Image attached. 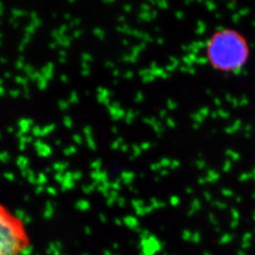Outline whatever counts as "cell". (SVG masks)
Wrapping results in <instances>:
<instances>
[{
    "label": "cell",
    "instance_id": "obj_2",
    "mask_svg": "<svg viewBox=\"0 0 255 255\" xmlns=\"http://www.w3.org/2000/svg\"><path fill=\"white\" fill-rule=\"evenodd\" d=\"M28 246L23 221L0 203V255H22Z\"/></svg>",
    "mask_w": 255,
    "mask_h": 255
},
{
    "label": "cell",
    "instance_id": "obj_1",
    "mask_svg": "<svg viewBox=\"0 0 255 255\" xmlns=\"http://www.w3.org/2000/svg\"><path fill=\"white\" fill-rule=\"evenodd\" d=\"M204 56L210 67L219 73H237L250 60L251 46L246 36L239 30L222 27L207 38Z\"/></svg>",
    "mask_w": 255,
    "mask_h": 255
}]
</instances>
